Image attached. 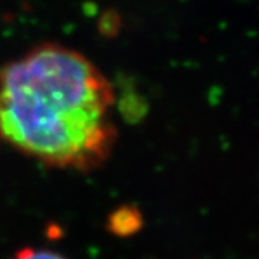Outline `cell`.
Returning <instances> with one entry per match:
<instances>
[{"instance_id":"1","label":"cell","mask_w":259,"mask_h":259,"mask_svg":"<svg viewBox=\"0 0 259 259\" xmlns=\"http://www.w3.org/2000/svg\"><path fill=\"white\" fill-rule=\"evenodd\" d=\"M115 91L78 51L42 44L0 69V137L44 164L90 171L111 154Z\"/></svg>"},{"instance_id":"2","label":"cell","mask_w":259,"mask_h":259,"mask_svg":"<svg viewBox=\"0 0 259 259\" xmlns=\"http://www.w3.org/2000/svg\"><path fill=\"white\" fill-rule=\"evenodd\" d=\"M144 228V218L139 207L133 204H124L110 213L107 221V229L112 235L127 238L139 233Z\"/></svg>"},{"instance_id":"3","label":"cell","mask_w":259,"mask_h":259,"mask_svg":"<svg viewBox=\"0 0 259 259\" xmlns=\"http://www.w3.org/2000/svg\"><path fill=\"white\" fill-rule=\"evenodd\" d=\"M13 259H66L62 255L45 249H33V248H25L19 250Z\"/></svg>"}]
</instances>
